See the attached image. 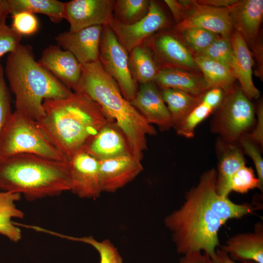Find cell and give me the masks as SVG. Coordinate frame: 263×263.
Segmentation results:
<instances>
[{"instance_id": "cell-1", "label": "cell", "mask_w": 263, "mask_h": 263, "mask_svg": "<svg viewBox=\"0 0 263 263\" xmlns=\"http://www.w3.org/2000/svg\"><path fill=\"white\" fill-rule=\"evenodd\" d=\"M43 107L44 115L37 122L68 159L109 122L98 104L80 92L45 99Z\"/></svg>"}, {"instance_id": "cell-2", "label": "cell", "mask_w": 263, "mask_h": 263, "mask_svg": "<svg viewBox=\"0 0 263 263\" xmlns=\"http://www.w3.org/2000/svg\"><path fill=\"white\" fill-rule=\"evenodd\" d=\"M81 65V77L74 92L85 94L98 104L109 122L114 123L125 136L132 154L141 160L147 149L146 136L155 135V129L123 96L99 60Z\"/></svg>"}, {"instance_id": "cell-3", "label": "cell", "mask_w": 263, "mask_h": 263, "mask_svg": "<svg viewBox=\"0 0 263 263\" xmlns=\"http://www.w3.org/2000/svg\"><path fill=\"white\" fill-rule=\"evenodd\" d=\"M16 110L38 121L44 115L47 99L66 97L73 92L35 59L32 46L20 44L10 53L4 68Z\"/></svg>"}, {"instance_id": "cell-4", "label": "cell", "mask_w": 263, "mask_h": 263, "mask_svg": "<svg viewBox=\"0 0 263 263\" xmlns=\"http://www.w3.org/2000/svg\"><path fill=\"white\" fill-rule=\"evenodd\" d=\"M68 162L30 153L0 158V190L19 193L29 201L70 191Z\"/></svg>"}, {"instance_id": "cell-5", "label": "cell", "mask_w": 263, "mask_h": 263, "mask_svg": "<svg viewBox=\"0 0 263 263\" xmlns=\"http://www.w3.org/2000/svg\"><path fill=\"white\" fill-rule=\"evenodd\" d=\"M178 254L202 252L212 258L220 247L219 231L224 225L208 206L200 185L192 188L177 209L164 219Z\"/></svg>"}, {"instance_id": "cell-6", "label": "cell", "mask_w": 263, "mask_h": 263, "mask_svg": "<svg viewBox=\"0 0 263 263\" xmlns=\"http://www.w3.org/2000/svg\"><path fill=\"white\" fill-rule=\"evenodd\" d=\"M19 153L33 154L56 161H68L37 121L15 110L0 135V158Z\"/></svg>"}, {"instance_id": "cell-7", "label": "cell", "mask_w": 263, "mask_h": 263, "mask_svg": "<svg viewBox=\"0 0 263 263\" xmlns=\"http://www.w3.org/2000/svg\"><path fill=\"white\" fill-rule=\"evenodd\" d=\"M213 120V129L226 143H234L246 134L255 122L254 106L240 87L225 92Z\"/></svg>"}, {"instance_id": "cell-8", "label": "cell", "mask_w": 263, "mask_h": 263, "mask_svg": "<svg viewBox=\"0 0 263 263\" xmlns=\"http://www.w3.org/2000/svg\"><path fill=\"white\" fill-rule=\"evenodd\" d=\"M99 60L117 83L123 96L131 101L137 91L129 66V53L109 26H104L99 46Z\"/></svg>"}, {"instance_id": "cell-9", "label": "cell", "mask_w": 263, "mask_h": 263, "mask_svg": "<svg viewBox=\"0 0 263 263\" xmlns=\"http://www.w3.org/2000/svg\"><path fill=\"white\" fill-rule=\"evenodd\" d=\"M234 28L245 40L257 62L256 75L263 76V45L261 26L263 19V0H237L228 8Z\"/></svg>"}, {"instance_id": "cell-10", "label": "cell", "mask_w": 263, "mask_h": 263, "mask_svg": "<svg viewBox=\"0 0 263 263\" xmlns=\"http://www.w3.org/2000/svg\"><path fill=\"white\" fill-rule=\"evenodd\" d=\"M143 44L151 52L160 70L179 69L201 73L192 54L169 28L156 32Z\"/></svg>"}, {"instance_id": "cell-11", "label": "cell", "mask_w": 263, "mask_h": 263, "mask_svg": "<svg viewBox=\"0 0 263 263\" xmlns=\"http://www.w3.org/2000/svg\"><path fill=\"white\" fill-rule=\"evenodd\" d=\"M170 25L169 18L159 2L150 0L148 14L138 21L131 25H124L114 17L109 26L129 53L133 48L142 44L156 32L169 28Z\"/></svg>"}, {"instance_id": "cell-12", "label": "cell", "mask_w": 263, "mask_h": 263, "mask_svg": "<svg viewBox=\"0 0 263 263\" xmlns=\"http://www.w3.org/2000/svg\"><path fill=\"white\" fill-rule=\"evenodd\" d=\"M179 1L184 8V17L181 22L173 27V31L198 27L219 36H230L234 30L229 8L202 4L194 0Z\"/></svg>"}, {"instance_id": "cell-13", "label": "cell", "mask_w": 263, "mask_h": 263, "mask_svg": "<svg viewBox=\"0 0 263 263\" xmlns=\"http://www.w3.org/2000/svg\"><path fill=\"white\" fill-rule=\"evenodd\" d=\"M70 190L80 198L96 199L102 192L99 182V160L85 146L68 159Z\"/></svg>"}, {"instance_id": "cell-14", "label": "cell", "mask_w": 263, "mask_h": 263, "mask_svg": "<svg viewBox=\"0 0 263 263\" xmlns=\"http://www.w3.org/2000/svg\"><path fill=\"white\" fill-rule=\"evenodd\" d=\"M114 0H72L64 2V19L71 32L94 26H109L113 21Z\"/></svg>"}, {"instance_id": "cell-15", "label": "cell", "mask_w": 263, "mask_h": 263, "mask_svg": "<svg viewBox=\"0 0 263 263\" xmlns=\"http://www.w3.org/2000/svg\"><path fill=\"white\" fill-rule=\"evenodd\" d=\"M103 26H94L76 32L59 33L57 44L71 53L81 65L99 60V46Z\"/></svg>"}, {"instance_id": "cell-16", "label": "cell", "mask_w": 263, "mask_h": 263, "mask_svg": "<svg viewBox=\"0 0 263 263\" xmlns=\"http://www.w3.org/2000/svg\"><path fill=\"white\" fill-rule=\"evenodd\" d=\"M143 170L141 160L132 154L99 160L102 192H115L132 181Z\"/></svg>"}, {"instance_id": "cell-17", "label": "cell", "mask_w": 263, "mask_h": 263, "mask_svg": "<svg viewBox=\"0 0 263 263\" xmlns=\"http://www.w3.org/2000/svg\"><path fill=\"white\" fill-rule=\"evenodd\" d=\"M38 62L70 89L74 90L77 86L81 65L69 51L50 45L43 51Z\"/></svg>"}, {"instance_id": "cell-18", "label": "cell", "mask_w": 263, "mask_h": 263, "mask_svg": "<svg viewBox=\"0 0 263 263\" xmlns=\"http://www.w3.org/2000/svg\"><path fill=\"white\" fill-rule=\"evenodd\" d=\"M131 103L149 124H156L162 130L172 127L170 113L154 82L140 85Z\"/></svg>"}, {"instance_id": "cell-19", "label": "cell", "mask_w": 263, "mask_h": 263, "mask_svg": "<svg viewBox=\"0 0 263 263\" xmlns=\"http://www.w3.org/2000/svg\"><path fill=\"white\" fill-rule=\"evenodd\" d=\"M217 170L214 169L205 172L201 176L200 185L208 206L224 225L229 220L240 219L253 212L249 204H237L228 197L218 194L216 190Z\"/></svg>"}, {"instance_id": "cell-20", "label": "cell", "mask_w": 263, "mask_h": 263, "mask_svg": "<svg viewBox=\"0 0 263 263\" xmlns=\"http://www.w3.org/2000/svg\"><path fill=\"white\" fill-rule=\"evenodd\" d=\"M234 261L263 263V224H255L253 231L237 234L221 247Z\"/></svg>"}, {"instance_id": "cell-21", "label": "cell", "mask_w": 263, "mask_h": 263, "mask_svg": "<svg viewBox=\"0 0 263 263\" xmlns=\"http://www.w3.org/2000/svg\"><path fill=\"white\" fill-rule=\"evenodd\" d=\"M230 38L233 53L234 75L239 81L242 91L250 100L258 99L260 92L253 81L254 61L251 52L238 31L234 29Z\"/></svg>"}, {"instance_id": "cell-22", "label": "cell", "mask_w": 263, "mask_h": 263, "mask_svg": "<svg viewBox=\"0 0 263 263\" xmlns=\"http://www.w3.org/2000/svg\"><path fill=\"white\" fill-rule=\"evenodd\" d=\"M85 147L99 160L132 154L125 136L112 122L102 127Z\"/></svg>"}, {"instance_id": "cell-23", "label": "cell", "mask_w": 263, "mask_h": 263, "mask_svg": "<svg viewBox=\"0 0 263 263\" xmlns=\"http://www.w3.org/2000/svg\"><path fill=\"white\" fill-rule=\"evenodd\" d=\"M154 83L162 90L177 89L196 97L208 90L202 73L179 69H160Z\"/></svg>"}, {"instance_id": "cell-24", "label": "cell", "mask_w": 263, "mask_h": 263, "mask_svg": "<svg viewBox=\"0 0 263 263\" xmlns=\"http://www.w3.org/2000/svg\"><path fill=\"white\" fill-rule=\"evenodd\" d=\"M222 147L217 171L216 190L220 195L228 197L232 191L231 181L233 175L246 162L242 151L234 143H226Z\"/></svg>"}, {"instance_id": "cell-25", "label": "cell", "mask_w": 263, "mask_h": 263, "mask_svg": "<svg viewBox=\"0 0 263 263\" xmlns=\"http://www.w3.org/2000/svg\"><path fill=\"white\" fill-rule=\"evenodd\" d=\"M129 66L132 78L140 85L154 82L160 70L151 52L144 44L129 53Z\"/></svg>"}, {"instance_id": "cell-26", "label": "cell", "mask_w": 263, "mask_h": 263, "mask_svg": "<svg viewBox=\"0 0 263 263\" xmlns=\"http://www.w3.org/2000/svg\"><path fill=\"white\" fill-rule=\"evenodd\" d=\"M193 56L203 75L208 90L219 88L225 92L234 85L236 79L228 67L200 55Z\"/></svg>"}, {"instance_id": "cell-27", "label": "cell", "mask_w": 263, "mask_h": 263, "mask_svg": "<svg viewBox=\"0 0 263 263\" xmlns=\"http://www.w3.org/2000/svg\"><path fill=\"white\" fill-rule=\"evenodd\" d=\"M19 193L1 191L0 192V234L14 242L21 238L19 228L14 224L13 218L22 219L24 212L18 209L15 202L21 199Z\"/></svg>"}, {"instance_id": "cell-28", "label": "cell", "mask_w": 263, "mask_h": 263, "mask_svg": "<svg viewBox=\"0 0 263 263\" xmlns=\"http://www.w3.org/2000/svg\"><path fill=\"white\" fill-rule=\"evenodd\" d=\"M161 94L174 128L201 102L202 98L171 88L162 89Z\"/></svg>"}, {"instance_id": "cell-29", "label": "cell", "mask_w": 263, "mask_h": 263, "mask_svg": "<svg viewBox=\"0 0 263 263\" xmlns=\"http://www.w3.org/2000/svg\"><path fill=\"white\" fill-rule=\"evenodd\" d=\"M10 14L26 11L46 15L56 23L64 19V2L57 0H7Z\"/></svg>"}, {"instance_id": "cell-30", "label": "cell", "mask_w": 263, "mask_h": 263, "mask_svg": "<svg viewBox=\"0 0 263 263\" xmlns=\"http://www.w3.org/2000/svg\"><path fill=\"white\" fill-rule=\"evenodd\" d=\"M150 4L149 0H117L114 6L113 16L123 24H132L146 16Z\"/></svg>"}, {"instance_id": "cell-31", "label": "cell", "mask_w": 263, "mask_h": 263, "mask_svg": "<svg viewBox=\"0 0 263 263\" xmlns=\"http://www.w3.org/2000/svg\"><path fill=\"white\" fill-rule=\"evenodd\" d=\"M48 233L68 240L79 242L92 246L98 252L100 263H123L122 256L117 248L109 239L99 241L92 236L73 237L49 230Z\"/></svg>"}, {"instance_id": "cell-32", "label": "cell", "mask_w": 263, "mask_h": 263, "mask_svg": "<svg viewBox=\"0 0 263 263\" xmlns=\"http://www.w3.org/2000/svg\"><path fill=\"white\" fill-rule=\"evenodd\" d=\"M173 31L193 55L202 53L219 36L211 31L198 27H189Z\"/></svg>"}, {"instance_id": "cell-33", "label": "cell", "mask_w": 263, "mask_h": 263, "mask_svg": "<svg viewBox=\"0 0 263 263\" xmlns=\"http://www.w3.org/2000/svg\"><path fill=\"white\" fill-rule=\"evenodd\" d=\"M198 55L218 61L232 72L234 58L230 36H219L204 51Z\"/></svg>"}, {"instance_id": "cell-34", "label": "cell", "mask_w": 263, "mask_h": 263, "mask_svg": "<svg viewBox=\"0 0 263 263\" xmlns=\"http://www.w3.org/2000/svg\"><path fill=\"white\" fill-rule=\"evenodd\" d=\"M213 111L202 101L175 128L178 134L186 138H191L194 135L197 126Z\"/></svg>"}, {"instance_id": "cell-35", "label": "cell", "mask_w": 263, "mask_h": 263, "mask_svg": "<svg viewBox=\"0 0 263 263\" xmlns=\"http://www.w3.org/2000/svg\"><path fill=\"white\" fill-rule=\"evenodd\" d=\"M231 191L246 193L249 190L258 188L261 190L259 181L251 167L244 165L233 175L231 181Z\"/></svg>"}, {"instance_id": "cell-36", "label": "cell", "mask_w": 263, "mask_h": 263, "mask_svg": "<svg viewBox=\"0 0 263 263\" xmlns=\"http://www.w3.org/2000/svg\"><path fill=\"white\" fill-rule=\"evenodd\" d=\"M11 28L17 34L30 36L35 34L39 28V21L34 14L21 11L12 15Z\"/></svg>"}, {"instance_id": "cell-37", "label": "cell", "mask_w": 263, "mask_h": 263, "mask_svg": "<svg viewBox=\"0 0 263 263\" xmlns=\"http://www.w3.org/2000/svg\"><path fill=\"white\" fill-rule=\"evenodd\" d=\"M12 113L11 93L5 80L4 68L0 63V135Z\"/></svg>"}, {"instance_id": "cell-38", "label": "cell", "mask_w": 263, "mask_h": 263, "mask_svg": "<svg viewBox=\"0 0 263 263\" xmlns=\"http://www.w3.org/2000/svg\"><path fill=\"white\" fill-rule=\"evenodd\" d=\"M238 141L245 153L253 160L257 172L261 191L263 188V159L257 144L249 138L246 134L242 136Z\"/></svg>"}, {"instance_id": "cell-39", "label": "cell", "mask_w": 263, "mask_h": 263, "mask_svg": "<svg viewBox=\"0 0 263 263\" xmlns=\"http://www.w3.org/2000/svg\"><path fill=\"white\" fill-rule=\"evenodd\" d=\"M22 36L6 24L0 26V60L5 54L15 51L21 44Z\"/></svg>"}, {"instance_id": "cell-40", "label": "cell", "mask_w": 263, "mask_h": 263, "mask_svg": "<svg viewBox=\"0 0 263 263\" xmlns=\"http://www.w3.org/2000/svg\"><path fill=\"white\" fill-rule=\"evenodd\" d=\"M225 91L219 88L207 90L201 98V101L210 107L213 111L220 105L224 98Z\"/></svg>"}, {"instance_id": "cell-41", "label": "cell", "mask_w": 263, "mask_h": 263, "mask_svg": "<svg viewBox=\"0 0 263 263\" xmlns=\"http://www.w3.org/2000/svg\"><path fill=\"white\" fill-rule=\"evenodd\" d=\"M257 123L256 128L250 134L246 136L256 144L263 147V104L262 101L259 102L257 109Z\"/></svg>"}, {"instance_id": "cell-42", "label": "cell", "mask_w": 263, "mask_h": 263, "mask_svg": "<svg viewBox=\"0 0 263 263\" xmlns=\"http://www.w3.org/2000/svg\"><path fill=\"white\" fill-rule=\"evenodd\" d=\"M179 263H212L210 257L202 252H196L183 256Z\"/></svg>"}, {"instance_id": "cell-43", "label": "cell", "mask_w": 263, "mask_h": 263, "mask_svg": "<svg viewBox=\"0 0 263 263\" xmlns=\"http://www.w3.org/2000/svg\"><path fill=\"white\" fill-rule=\"evenodd\" d=\"M164 2L170 11L176 24L181 22L184 17V8L179 1L165 0Z\"/></svg>"}, {"instance_id": "cell-44", "label": "cell", "mask_w": 263, "mask_h": 263, "mask_svg": "<svg viewBox=\"0 0 263 263\" xmlns=\"http://www.w3.org/2000/svg\"><path fill=\"white\" fill-rule=\"evenodd\" d=\"M211 259L212 263H257L252 261H246L242 262L234 261L220 247L216 249L215 255Z\"/></svg>"}, {"instance_id": "cell-45", "label": "cell", "mask_w": 263, "mask_h": 263, "mask_svg": "<svg viewBox=\"0 0 263 263\" xmlns=\"http://www.w3.org/2000/svg\"><path fill=\"white\" fill-rule=\"evenodd\" d=\"M237 0H198L200 4L207 5L217 8H229Z\"/></svg>"}, {"instance_id": "cell-46", "label": "cell", "mask_w": 263, "mask_h": 263, "mask_svg": "<svg viewBox=\"0 0 263 263\" xmlns=\"http://www.w3.org/2000/svg\"><path fill=\"white\" fill-rule=\"evenodd\" d=\"M10 14L7 0H0V26L6 24V20Z\"/></svg>"}]
</instances>
